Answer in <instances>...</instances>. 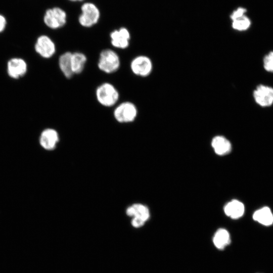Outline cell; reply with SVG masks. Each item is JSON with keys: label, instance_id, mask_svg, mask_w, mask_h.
<instances>
[{"label": "cell", "instance_id": "6da1fadb", "mask_svg": "<svg viewBox=\"0 0 273 273\" xmlns=\"http://www.w3.org/2000/svg\"><path fill=\"white\" fill-rule=\"evenodd\" d=\"M98 102L102 106L111 107L118 101L119 94L116 88L111 83L104 82L98 86L96 90Z\"/></svg>", "mask_w": 273, "mask_h": 273}, {"label": "cell", "instance_id": "7a4b0ae2", "mask_svg": "<svg viewBox=\"0 0 273 273\" xmlns=\"http://www.w3.org/2000/svg\"><path fill=\"white\" fill-rule=\"evenodd\" d=\"M120 65L118 54L111 49H105L100 54L98 62L99 69L108 74L117 71Z\"/></svg>", "mask_w": 273, "mask_h": 273}, {"label": "cell", "instance_id": "3957f363", "mask_svg": "<svg viewBox=\"0 0 273 273\" xmlns=\"http://www.w3.org/2000/svg\"><path fill=\"white\" fill-rule=\"evenodd\" d=\"M138 115V109L135 105L130 102H124L119 104L113 112L115 120L121 123L133 122Z\"/></svg>", "mask_w": 273, "mask_h": 273}, {"label": "cell", "instance_id": "277c9868", "mask_svg": "<svg viewBox=\"0 0 273 273\" xmlns=\"http://www.w3.org/2000/svg\"><path fill=\"white\" fill-rule=\"evenodd\" d=\"M43 22L51 29L60 28L66 22V14L64 10L58 7L49 9L44 15Z\"/></svg>", "mask_w": 273, "mask_h": 273}, {"label": "cell", "instance_id": "5b68a950", "mask_svg": "<svg viewBox=\"0 0 273 273\" xmlns=\"http://www.w3.org/2000/svg\"><path fill=\"white\" fill-rule=\"evenodd\" d=\"M81 12L78 18L79 22L81 26L89 27L98 22L100 15V11L94 4L84 3L81 7Z\"/></svg>", "mask_w": 273, "mask_h": 273}, {"label": "cell", "instance_id": "8992f818", "mask_svg": "<svg viewBox=\"0 0 273 273\" xmlns=\"http://www.w3.org/2000/svg\"><path fill=\"white\" fill-rule=\"evenodd\" d=\"M130 67L134 74L146 77L152 71V63L148 57L143 55L138 56L131 61Z\"/></svg>", "mask_w": 273, "mask_h": 273}, {"label": "cell", "instance_id": "52a82bcc", "mask_svg": "<svg viewBox=\"0 0 273 273\" xmlns=\"http://www.w3.org/2000/svg\"><path fill=\"white\" fill-rule=\"evenodd\" d=\"M255 102L260 106L267 107L273 104V88L271 86L260 84L253 92Z\"/></svg>", "mask_w": 273, "mask_h": 273}, {"label": "cell", "instance_id": "ba28073f", "mask_svg": "<svg viewBox=\"0 0 273 273\" xmlns=\"http://www.w3.org/2000/svg\"><path fill=\"white\" fill-rule=\"evenodd\" d=\"M34 48L35 51L44 58L52 57L56 52L54 42L46 35H42L37 38Z\"/></svg>", "mask_w": 273, "mask_h": 273}, {"label": "cell", "instance_id": "9c48e42d", "mask_svg": "<svg viewBox=\"0 0 273 273\" xmlns=\"http://www.w3.org/2000/svg\"><path fill=\"white\" fill-rule=\"evenodd\" d=\"M110 36L111 44L116 48L125 49L129 45L130 35L126 28L122 27L113 31Z\"/></svg>", "mask_w": 273, "mask_h": 273}, {"label": "cell", "instance_id": "30bf717a", "mask_svg": "<svg viewBox=\"0 0 273 273\" xmlns=\"http://www.w3.org/2000/svg\"><path fill=\"white\" fill-rule=\"evenodd\" d=\"M59 141L58 132L53 128H47L40 134L39 144L45 150L51 151L55 149Z\"/></svg>", "mask_w": 273, "mask_h": 273}, {"label": "cell", "instance_id": "8fae6325", "mask_svg": "<svg viewBox=\"0 0 273 273\" xmlns=\"http://www.w3.org/2000/svg\"><path fill=\"white\" fill-rule=\"evenodd\" d=\"M9 75L14 79L23 76L27 71V65L25 61L20 58H13L7 64Z\"/></svg>", "mask_w": 273, "mask_h": 273}, {"label": "cell", "instance_id": "7c38bea8", "mask_svg": "<svg viewBox=\"0 0 273 273\" xmlns=\"http://www.w3.org/2000/svg\"><path fill=\"white\" fill-rule=\"evenodd\" d=\"M126 214L132 218L140 219L145 222L149 220L150 216L149 208L145 205L135 203L127 208Z\"/></svg>", "mask_w": 273, "mask_h": 273}, {"label": "cell", "instance_id": "4fadbf2b", "mask_svg": "<svg viewBox=\"0 0 273 273\" xmlns=\"http://www.w3.org/2000/svg\"><path fill=\"white\" fill-rule=\"evenodd\" d=\"M226 215L234 219L241 217L245 212V207L242 202L237 200H233L228 202L224 207Z\"/></svg>", "mask_w": 273, "mask_h": 273}, {"label": "cell", "instance_id": "5bb4252c", "mask_svg": "<svg viewBox=\"0 0 273 273\" xmlns=\"http://www.w3.org/2000/svg\"><path fill=\"white\" fill-rule=\"evenodd\" d=\"M211 146L215 153L218 155H224L229 153L232 149L230 142L225 138L217 135L212 139Z\"/></svg>", "mask_w": 273, "mask_h": 273}, {"label": "cell", "instance_id": "9a60e30c", "mask_svg": "<svg viewBox=\"0 0 273 273\" xmlns=\"http://www.w3.org/2000/svg\"><path fill=\"white\" fill-rule=\"evenodd\" d=\"M252 217L254 220L265 226H270L273 224V214L270 209L267 206L256 210Z\"/></svg>", "mask_w": 273, "mask_h": 273}, {"label": "cell", "instance_id": "2e32d148", "mask_svg": "<svg viewBox=\"0 0 273 273\" xmlns=\"http://www.w3.org/2000/svg\"><path fill=\"white\" fill-rule=\"evenodd\" d=\"M212 242L217 249L223 250L231 243L230 234L226 229H219L215 233Z\"/></svg>", "mask_w": 273, "mask_h": 273}, {"label": "cell", "instance_id": "e0dca14e", "mask_svg": "<svg viewBox=\"0 0 273 273\" xmlns=\"http://www.w3.org/2000/svg\"><path fill=\"white\" fill-rule=\"evenodd\" d=\"M72 53L66 52L62 54L59 58V66L63 75L67 78H71L74 75L71 68Z\"/></svg>", "mask_w": 273, "mask_h": 273}, {"label": "cell", "instance_id": "ac0fdd59", "mask_svg": "<svg viewBox=\"0 0 273 273\" xmlns=\"http://www.w3.org/2000/svg\"><path fill=\"white\" fill-rule=\"evenodd\" d=\"M71 68L74 74L81 73L85 67L87 61L86 56L81 52L72 53Z\"/></svg>", "mask_w": 273, "mask_h": 273}, {"label": "cell", "instance_id": "d6986e66", "mask_svg": "<svg viewBox=\"0 0 273 273\" xmlns=\"http://www.w3.org/2000/svg\"><path fill=\"white\" fill-rule=\"evenodd\" d=\"M250 20L245 15L233 20L232 27L238 31L246 30L250 27Z\"/></svg>", "mask_w": 273, "mask_h": 273}, {"label": "cell", "instance_id": "ffe728a7", "mask_svg": "<svg viewBox=\"0 0 273 273\" xmlns=\"http://www.w3.org/2000/svg\"><path fill=\"white\" fill-rule=\"evenodd\" d=\"M263 64L266 71L273 73V51L269 52L264 57Z\"/></svg>", "mask_w": 273, "mask_h": 273}, {"label": "cell", "instance_id": "44dd1931", "mask_svg": "<svg viewBox=\"0 0 273 273\" xmlns=\"http://www.w3.org/2000/svg\"><path fill=\"white\" fill-rule=\"evenodd\" d=\"M247 10L242 7H239L237 9L234 10L230 16V18L232 20L240 18L246 12Z\"/></svg>", "mask_w": 273, "mask_h": 273}, {"label": "cell", "instance_id": "7402d4cb", "mask_svg": "<svg viewBox=\"0 0 273 273\" xmlns=\"http://www.w3.org/2000/svg\"><path fill=\"white\" fill-rule=\"evenodd\" d=\"M6 24L7 20L5 17L0 14V33L5 30Z\"/></svg>", "mask_w": 273, "mask_h": 273}, {"label": "cell", "instance_id": "603a6c76", "mask_svg": "<svg viewBox=\"0 0 273 273\" xmlns=\"http://www.w3.org/2000/svg\"><path fill=\"white\" fill-rule=\"evenodd\" d=\"M69 1H82V0H69Z\"/></svg>", "mask_w": 273, "mask_h": 273}]
</instances>
